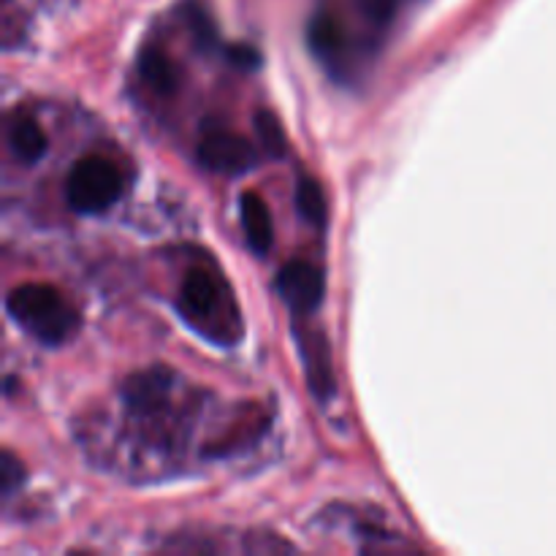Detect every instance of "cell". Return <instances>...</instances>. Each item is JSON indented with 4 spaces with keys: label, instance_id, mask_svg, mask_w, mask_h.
I'll return each instance as SVG.
<instances>
[{
    "label": "cell",
    "instance_id": "obj_8",
    "mask_svg": "<svg viewBox=\"0 0 556 556\" xmlns=\"http://www.w3.org/2000/svg\"><path fill=\"white\" fill-rule=\"evenodd\" d=\"M239 217H242L244 239L253 248V253H269L271 242H275V223H271V212L266 201L253 190H244L239 195Z\"/></svg>",
    "mask_w": 556,
    "mask_h": 556
},
{
    "label": "cell",
    "instance_id": "obj_4",
    "mask_svg": "<svg viewBox=\"0 0 556 556\" xmlns=\"http://www.w3.org/2000/svg\"><path fill=\"white\" fill-rule=\"evenodd\" d=\"M195 157H199L201 168L212 174H223V177L248 174L258 163L255 147L242 136L231 134V130H210V134L201 136Z\"/></svg>",
    "mask_w": 556,
    "mask_h": 556
},
{
    "label": "cell",
    "instance_id": "obj_6",
    "mask_svg": "<svg viewBox=\"0 0 556 556\" xmlns=\"http://www.w3.org/2000/svg\"><path fill=\"white\" fill-rule=\"evenodd\" d=\"M174 375L166 367H152L130 375L123 383V402L134 416L150 418L163 410L172 394Z\"/></svg>",
    "mask_w": 556,
    "mask_h": 556
},
{
    "label": "cell",
    "instance_id": "obj_3",
    "mask_svg": "<svg viewBox=\"0 0 556 556\" xmlns=\"http://www.w3.org/2000/svg\"><path fill=\"white\" fill-rule=\"evenodd\" d=\"M123 174L109 157L85 155L71 166L65 179V201L79 215H101L123 195Z\"/></svg>",
    "mask_w": 556,
    "mask_h": 556
},
{
    "label": "cell",
    "instance_id": "obj_13",
    "mask_svg": "<svg viewBox=\"0 0 556 556\" xmlns=\"http://www.w3.org/2000/svg\"><path fill=\"white\" fill-rule=\"evenodd\" d=\"M255 134H258L261 147H264L271 157L286 155V134H282V125L275 114L266 112V109L255 112Z\"/></svg>",
    "mask_w": 556,
    "mask_h": 556
},
{
    "label": "cell",
    "instance_id": "obj_14",
    "mask_svg": "<svg viewBox=\"0 0 556 556\" xmlns=\"http://www.w3.org/2000/svg\"><path fill=\"white\" fill-rule=\"evenodd\" d=\"M22 483H25V465L16 459L14 451L5 448L0 454V492H3V497H11Z\"/></svg>",
    "mask_w": 556,
    "mask_h": 556
},
{
    "label": "cell",
    "instance_id": "obj_12",
    "mask_svg": "<svg viewBox=\"0 0 556 556\" xmlns=\"http://www.w3.org/2000/svg\"><path fill=\"white\" fill-rule=\"evenodd\" d=\"M309 47H313L315 54L320 58H334V54L342 52V43H345V33H342V25L331 14L320 11L309 20L307 27Z\"/></svg>",
    "mask_w": 556,
    "mask_h": 556
},
{
    "label": "cell",
    "instance_id": "obj_1",
    "mask_svg": "<svg viewBox=\"0 0 556 556\" xmlns=\"http://www.w3.org/2000/svg\"><path fill=\"white\" fill-rule=\"evenodd\" d=\"M5 313L22 331L47 348L65 345L79 331L81 318L68 299L47 282H25L5 296Z\"/></svg>",
    "mask_w": 556,
    "mask_h": 556
},
{
    "label": "cell",
    "instance_id": "obj_7",
    "mask_svg": "<svg viewBox=\"0 0 556 556\" xmlns=\"http://www.w3.org/2000/svg\"><path fill=\"white\" fill-rule=\"evenodd\" d=\"M296 340L304 358V375H307L309 391H313L320 402H329L337 389L329 342H326V337L315 329H296Z\"/></svg>",
    "mask_w": 556,
    "mask_h": 556
},
{
    "label": "cell",
    "instance_id": "obj_2",
    "mask_svg": "<svg viewBox=\"0 0 556 556\" xmlns=\"http://www.w3.org/2000/svg\"><path fill=\"white\" fill-rule=\"evenodd\" d=\"M177 307L182 313V318L193 329H199L201 334L212 337V342H233L242 334L239 320L223 318L226 315L223 307H233V302L220 277L212 275L210 269L195 266V269H190L185 275L182 286H179Z\"/></svg>",
    "mask_w": 556,
    "mask_h": 556
},
{
    "label": "cell",
    "instance_id": "obj_5",
    "mask_svg": "<svg viewBox=\"0 0 556 556\" xmlns=\"http://www.w3.org/2000/svg\"><path fill=\"white\" fill-rule=\"evenodd\" d=\"M277 291L296 315L315 313L326 293L324 271L307 261H288L277 275Z\"/></svg>",
    "mask_w": 556,
    "mask_h": 556
},
{
    "label": "cell",
    "instance_id": "obj_10",
    "mask_svg": "<svg viewBox=\"0 0 556 556\" xmlns=\"http://www.w3.org/2000/svg\"><path fill=\"white\" fill-rule=\"evenodd\" d=\"M139 74L157 96H174L179 87V71L161 43H150L139 58Z\"/></svg>",
    "mask_w": 556,
    "mask_h": 556
},
{
    "label": "cell",
    "instance_id": "obj_11",
    "mask_svg": "<svg viewBox=\"0 0 556 556\" xmlns=\"http://www.w3.org/2000/svg\"><path fill=\"white\" fill-rule=\"evenodd\" d=\"M296 210L304 223L324 231L326 220H329V215H326V195L318 179L307 177V174L296 179Z\"/></svg>",
    "mask_w": 556,
    "mask_h": 556
},
{
    "label": "cell",
    "instance_id": "obj_9",
    "mask_svg": "<svg viewBox=\"0 0 556 556\" xmlns=\"http://www.w3.org/2000/svg\"><path fill=\"white\" fill-rule=\"evenodd\" d=\"M9 147L25 166H36L47 155V134L30 112H16L9 123Z\"/></svg>",
    "mask_w": 556,
    "mask_h": 556
},
{
    "label": "cell",
    "instance_id": "obj_16",
    "mask_svg": "<svg viewBox=\"0 0 556 556\" xmlns=\"http://www.w3.org/2000/svg\"><path fill=\"white\" fill-rule=\"evenodd\" d=\"M226 54L233 65H239V68H255V65L261 63L258 52H255L253 47H244V43H239V47H228Z\"/></svg>",
    "mask_w": 556,
    "mask_h": 556
},
{
    "label": "cell",
    "instance_id": "obj_15",
    "mask_svg": "<svg viewBox=\"0 0 556 556\" xmlns=\"http://www.w3.org/2000/svg\"><path fill=\"white\" fill-rule=\"evenodd\" d=\"M362 14L367 16L372 25L386 27L396 14V0H356Z\"/></svg>",
    "mask_w": 556,
    "mask_h": 556
}]
</instances>
